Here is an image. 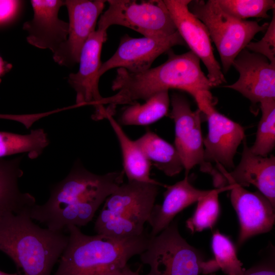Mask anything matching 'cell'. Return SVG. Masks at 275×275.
<instances>
[{"label": "cell", "mask_w": 275, "mask_h": 275, "mask_svg": "<svg viewBox=\"0 0 275 275\" xmlns=\"http://www.w3.org/2000/svg\"><path fill=\"white\" fill-rule=\"evenodd\" d=\"M167 52L168 58L164 63L142 72L118 68L111 86L113 91L118 92L103 97L102 105L115 111L117 105L146 100L169 89L185 91L193 97L199 91H210L213 88L201 69L200 60L194 52L177 54L171 49Z\"/></svg>", "instance_id": "7a4b0ae2"}, {"label": "cell", "mask_w": 275, "mask_h": 275, "mask_svg": "<svg viewBox=\"0 0 275 275\" xmlns=\"http://www.w3.org/2000/svg\"><path fill=\"white\" fill-rule=\"evenodd\" d=\"M68 242L53 275H98L122 268L133 256L146 249L150 235L117 239L105 235L84 234L79 227L68 226Z\"/></svg>", "instance_id": "277c9868"}, {"label": "cell", "mask_w": 275, "mask_h": 275, "mask_svg": "<svg viewBox=\"0 0 275 275\" xmlns=\"http://www.w3.org/2000/svg\"><path fill=\"white\" fill-rule=\"evenodd\" d=\"M106 1H64L69 15L67 40L53 53L54 61L60 65L71 67L78 63L84 44L96 30L98 18Z\"/></svg>", "instance_id": "4fadbf2b"}, {"label": "cell", "mask_w": 275, "mask_h": 275, "mask_svg": "<svg viewBox=\"0 0 275 275\" xmlns=\"http://www.w3.org/2000/svg\"><path fill=\"white\" fill-rule=\"evenodd\" d=\"M193 97L198 105V109L204 116L215 107V103L210 91H199Z\"/></svg>", "instance_id": "4dcf8cb0"}, {"label": "cell", "mask_w": 275, "mask_h": 275, "mask_svg": "<svg viewBox=\"0 0 275 275\" xmlns=\"http://www.w3.org/2000/svg\"><path fill=\"white\" fill-rule=\"evenodd\" d=\"M238 72V80L224 87L235 90L251 102L252 107L261 102L275 99V65L264 56L243 49L232 65Z\"/></svg>", "instance_id": "5bb4252c"}, {"label": "cell", "mask_w": 275, "mask_h": 275, "mask_svg": "<svg viewBox=\"0 0 275 275\" xmlns=\"http://www.w3.org/2000/svg\"><path fill=\"white\" fill-rule=\"evenodd\" d=\"M170 104V117L175 125L174 146L181 158L185 176L199 166L202 172L210 174L213 181L216 180L221 174L204 159L201 112L199 109L193 111L186 98L180 94H172Z\"/></svg>", "instance_id": "9c48e42d"}, {"label": "cell", "mask_w": 275, "mask_h": 275, "mask_svg": "<svg viewBox=\"0 0 275 275\" xmlns=\"http://www.w3.org/2000/svg\"><path fill=\"white\" fill-rule=\"evenodd\" d=\"M161 185L160 182L122 183L103 203L95 222L97 234L117 239L143 234Z\"/></svg>", "instance_id": "5b68a950"}, {"label": "cell", "mask_w": 275, "mask_h": 275, "mask_svg": "<svg viewBox=\"0 0 275 275\" xmlns=\"http://www.w3.org/2000/svg\"><path fill=\"white\" fill-rule=\"evenodd\" d=\"M190 11L206 26L221 58L223 72L227 73L238 54L259 32L266 31L269 23L241 20L224 12L216 0L191 1Z\"/></svg>", "instance_id": "8992f818"}, {"label": "cell", "mask_w": 275, "mask_h": 275, "mask_svg": "<svg viewBox=\"0 0 275 275\" xmlns=\"http://www.w3.org/2000/svg\"><path fill=\"white\" fill-rule=\"evenodd\" d=\"M22 2L13 0L0 1V24L14 19L20 10Z\"/></svg>", "instance_id": "f546056e"}, {"label": "cell", "mask_w": 275, "mask_h": 275, "mask_svg": "<svg viewBox=\"0 0 275 275\" xmlns=\"http://www.w3.org/2000/svg\"><path fill=\"white\" fill-rule=\"evenodd\" d=\"M246 48L249 51L265 57L271 64L275 65V12L266 30L264 36L259 41L250 42Z\"/></svg>", "instance_id": "f1b7e54d"}, {"label": "cell", "mask_w": 275, "mask_h": 275, "mask_svg": "<svg viewBox=\"0 0 275 275\" xmlns=\"http://www.w3.org/2000/svg\"><path fill=\"white\" fill-rule=\"evenodd\" d=\"M30 211L0 219V251L15 263L18 275H51L67 245L68 235L36 225Z\"/></svg>", "instance_id": "3957f363"}, {"label": "cell", "mask_w": 275, "mask_h": 275, "mask_svg": "<svg viewBox=\"0 0 275 275\" xmlns=\"http://www.w3.org/2000/svg\"><path fill=\"white\" fill-rule=\"evenodd\" d=\"M0 119L11 120L22 123L25 117L23 115L0 114Z\"/></svg>", "instance_id": "836d02e7"}, {"label": "cell", "mask_w": 275, "mask_h": 275, "mask_svg": "<svg viewBox=\"0 0 275 275\" xmlns=\"http://www.w3.org/2000/svg\"><path fill=\"white\" fill-rule=\"evenodd\" d=\"M135 141L151 165L167 176H174L184 170L175 146L155 132L148 130Z\"/></svg>", "instance_id": "7402d4cb"}, {"label": "cell", "mask_w": 275, "mask_h": 275, "mask_svg": "<svg viewBox=\"0 0 275 275\" xmlns=\"http://www.w3.org/2000/svg\"><path fill=\"white\" fill-rule=\"evenodd\" d=\"M140 269V268H139L136 271H133L127 264L122 268L106 270L98 275H150L149 273L145 274H141Z\"/></svg>", "instance_id": "d6a6232c"}, {"label": "cell", "mask_w": 275, "mask_h": 275, "mask_svg": "<svg viewBox=\"0 0 275 275\" xmlns=\"http://www.w3.org/2000/svg\"><path fill=\"white\" fill-rule=\"evenodd\" d=\"M124 175L123 170L94 174L76 161L67 176L50 187L48 200L31 208L30 216L55 231H64L70 225L85 226L124 182Z\"/></svg>", "instance_id": "6da1fadb"}, {"label": "cell", "mask_w": 275, "mask_h": 275, "mask_svg": "<svg viewBox=\"0 0 275 275\" xmlns=\"http://www.w3.org/2000/svg\"><path fill=\"white\" fill-rule=\"evenodd\" d=\"M259 104L261 117L255 141L250 148L254 154L266 157L275 146V99L264 100Z\"/></svg>", "instance_id": "4316f807"}, {"label": "cell", "mask_w": 275, "mask_h": 275, "mask_svg": "<svg viewBox=\"0 0 275 275\" xmlns=\"http://www.w3.org/2000/svg\"><path fill=\"white\" fill-rule=\"evenodd\" d=\"M221 9L241 20L251 17L268 18L267 12L274 10V0H216Z\"/></svg>", "instance_id": "83f0119b"}, {"label": "cell", "mask_w": 275, "mask_h": 275, "mask_svg": "<svg viewBox=\"0 0 275 275\" xmlns=\"http://www.w3.org/2000/svg\"><path fill=\"white\" fill-rule=\"evenodd\" d=\"M211 248L214 259L203 261L201 264L202 273L208 274L221 269L227 275H243L245 270L238 259L236 248L230 239L218 230L212 235Z\"/></svg>", "instance_id": "d4e9b609"}, {"label": "cell", "mask_w": 275, "mask_h": 275, "mask_svg": "<svg viewBox=\"0 0 275 275\" xmlns=\"http://www.w3.org/2000/svg\"><path fill=\"white\" fill-rule=\"evenodd\" d=\"M170 104L169 91L157 93L143 103L136 102L126 107L120 116L119 123L126 126L150 125L168 114Z\"/></svg>", "instance_id": "603a6c76"}, {"label": "cell", "mask_w": 275, "mask_h": 275, "mask_svg": "<svg viewBox=\"0 0 275 275\" xmlns=\"http://www.w3.org/2000/svg\"><path fill=\"white\" fill-rule=\"evenodd\" d=\"M97 29L106 31L113 25L131 29L147 37H164L177 31L163 1L109 0Z\"/></svg>", "instance_id": "ba28073f"}, {"label": "cell", "mask_w": 275, "mask_h": 275, "mask_svg": "<svg viewBox=\"0 0 275 275\" xmlns=\"http://www.w3.org/2000/svg\"><path fill=\"white\" fill-rule=\"evenodd\" d=\"M0 275H18L17 273H9L0 270Z\"/></svg>", "instance_id": "d590c367"}, {"label": "cell", "mask_w": 275, "mask_h": 275, "mask_svg": "<svg viewBox=\"0 0 275 275\" xmlns=\"http://www.w3.org/2000/svg\"><path fill=\"white\" fill-rule=\"evenodd\" d=\"M34 15L25 22L23 29L28 33L27 41L41 49H49L53 53L66 42L68 22L60 19L58 13L64 1L32 0Z\"/></svg>", "instance_id": "e0dca14e"}, {"label": "cell", "mask_w": 275, "mask_h": 275, "mask_svg": "<svg viewBox=\"0 0 275 275\" xmlns=\"http://www.w3.org/2000/svg\"><path fill=\"white\" fill-rule=\"evenodd\" d=\"M150 266V275H200L203 261L200 252L181 235L177 220L150 236L147 249L140 255Z\"/></svg>", "instance_id": "52a82bcc"}, {"label": "cell", "mask_w": 275, "mask_h": 275, "mask_svg": "<svg viewBox=\"0 0 275 275\" xmlns=\"http://www.w3.org/2000/svg\"><path fill=\"white\" fill-rule=\"evenodd\" d=\"M24 156L8 160L0 158V219L30 210L36 204L32 195L21 192L19 187V180L23 175L20 163Z\"/></svg>", "instance_id": "ffe728a7"}, {"label": "cell", "mask_w": 275, "mask_h": 275, "mask_svg": "<svg viewBox=\"0 0 275 275\" xmlns=\"http://www.w3.org/2000/svg\"><path fill=\"white\" fill-rule=\"evenodd\" d=\"M106 39V31L97 29L93 32L81 50L78 71L70 74L68 77V83L76 92L75 105L93 106L95 112L92 118L95 120L102 119L105 109L102 105L103 97L99 93L98 83L101 49Z\"/></svg>", "instance_id": "30bf717a"}, {"label": "cell", "mask_w": 275, "mask_h": 275, "mask_svg": "<svg viewBox=\"0 0 275 275\" xmlns=\"http://www.w3.org/2000/svg\"><path fill=\"white\" fill-rule=\"evenodd\" d=\"M49 143L47 134L42 128L32 129L26 134L0 131V158L23 153L34 159L42 154Z\"/></svg>", "instance_id": "cb8c5ba5"}, {"label": "cell", "mask_w": 275, "mask_h": 275, "mask_svg": "<svg viewBox=\"0 0 275 275\" xmlns=\"http://www.w3.org/2000/svg\"><path fill=\"white\" fill-rule=\"evenodd\" d=\"M190 0H163L177 32L182 39L205 65L212 87L226 82L216 60L208 31L204 24L188 9Z\"/></svg>", "instance_id": "8fae6325"}, {"label": "cell", "mask_w": 275, "mask_h": 275, "mask_svg": "<svg viewBox=\"0 0 275 275\" xmlns=\"http://www.w3.org/2000/svg\"><path fill=\"white\" fill-rule=\"evenodd\" d=\"M225 178L232 185L230 200L240 225L238 245L252 236L270 231L275 221V206L260 191H250L229 178Z\"/></svg>", "instance_id": "9a60e30c"}, {"label": "cell", "mask_w": 275, "mask_h": 275, "mask_svg": "<svg viewBox=\"0 0 275 275\" xmlns=\"http://www.w3.org/2000/svg\"><path fill=\"white\" fill-rule=\"evenodd\" d=\"M231 188V184L215 188L198 200L193 215L186 222V226L191 233L201 232L213 227L220 212L218 194L222 191L230 190Z\"/></svg>", "instance_id": "484cf974"}, {"label": "cell", "mask_w": 275, "mask_h": 275, "mask_svg": "<svg viewBox=\"0 0 275 275\" xmlns=\"http://www.w3.org/2000/svg\"><path fill=\"white\" fill-rule=\"evenodd\" d=\"M166 187L162 204L154 205L147 221L151 228L150 236L158 234L169 226L178 213L210 191L195 188L189 182L188 176Z\"/></svg>", "instance_id": "d6986e66"}, {"label": "cell", "mask_w": 275, "mask_h": 275, "mask_svg": "<svg viewBox=\"0 0 275 275\" xmlns=\"http://www.w3.org/2000/svg\"><path fill=\"white\" fill-rule=\"evenodd\" d=\"M114 113L105 109L103 119H106L118 140L122 157L124 175L128 181L158 183L150 176L151 164L135 141L124 132L114 118Z\"/></svg>", "instance_id": "44dd1931"}, {"label": "cell", "mask_w": 275, "mask_h": 275, "mask_svg": "<svg viewBox=\"0 0 275 275\" xmlns=\"http://www.w3.org/2000/svg\"><path fill=\"white\" fill-rule=\"evenodd\" d=\"M185 44L177 31L164 37L132 38L127 35L121 39L118 49L106 61L102 63L100 77L115 68H122L132 73H140L151 68L155 60L176 45Z\"/></svg>", "instance_id": "7c38bea8"}, {"label": "cell", "mask_w": 275, "mask_h": 275, "mask_svg": "<svg viewBox=\"0 0 275 275\" xmlns=\"http://www.w3.org/2000/svg\"><path fill=\"white\" fill-rule=\"evenodd\" d=\"M204 117L208 122V132L203 139L205 161L215 162L225 169H233L234 156L245 138L244 128L215 107Z\"/></svg>", "instance_id": "2e32d148"}, {"label": "cell", "mask_w": 275, "mask_h": 275, "mask_svg": "<svg viewBox=\"0 0 275 275\" xmlns=\"http://www.w3.org/2000/svg\"><path fill=\"white\" fill-rule=\"evenodd\" d=\"M10 69V65L6 64L2 58L0 57V82L1 81V77Z\"/></svg>", "instance_id": "e575fe53"}, {"label": "cell", "mask_w": 275, "mask_h": 275, "mask_svg": "<svg viewBox=\"0 0 275 275\" xmlns=\"http://www.w3.org/2000/svg\"><path fill=\"white\" fill-rule=\"evenodd\" d=\"M240 161L232 171L228 172L218 165V170L240 186L253 185L275 206V157L273 154L263 157L254 154L245 138L243 141Z\"/></svg>", "instance_id": "ac0fdd59"}, {"label": "cell", "mask_w": 275, "mask_h": 275, "mask_svg": "<svg viewBox=\"0 0 275 275\" xmlns=\"http://www.w3.org/2000/svg\"><path fill=\"white\" fill-rule=\"evenodd\" d=\"M243 275H275L272 264L264 263L245 270Z\"/></svg>", "instance_id": "1f68e13d"}]
</instances>
